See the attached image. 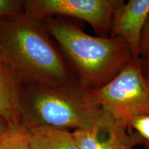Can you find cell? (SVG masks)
Here are the masks:
<instances>
[{"mask_svg":"<svg viewBox=\"0 0 149 149\" xmlns=\"http://www.w3.org/2000/svg\"><path fill=\"white\" fill-rule=\"evenodd\" d=\"M130 129H134L144 142L149 143V115L135 117L129 122Z\"/></svg>","mask_w":149,"mask_h":149,"instance_id":"cell-12","label":"cell"},{"mask_svg":"<svg viewBox=\"0 0 149 149\" xmlns=\"http://www.w3.org/2000/svg\"><path fill=\"white\" fill-rule=\"evenodd\" d=\"M21 104L26 130L37 126L83 129L92 125L101 111V108L93 103L88 91L77 84H22Z\"/></svg>","mask_w":149,"mask_h":149,"instance_id":"cell-3","label":"cell"},{"mask_svg":"<svg viewBox=\"0 0 149 149\" xmlns=\"http://www.w3.org/2000/svg\"><path fill=\"white\" fill-rule=\"evenodd\" d=\"M10 129L4 122L0 120V143L2 141V139L4 138L5 136L8 133L9 131H10Z\"/></svg>","mask_w":149,"mask_h":149,"instance_id":"cell-15","label":"cell"},{"mask_svg":"<svg viewBox=\"0 0 149 149\" xmlns=\"http://www.w3.org/2000/svg\"><path fill=\"white\" fill-rule=\"evenodd\" d=\"M24 13V1L21 0H0V20L9 18Z\"/></svg>","mask_w":149,"mask_h":149,"instance_id":"cell-11","label":"cell"},{"mask_svg":"<svg viewBox=\"0 0 149 149\" xmlns=\"http://www.w3.org/2000/svg\"><path fill=\"white\" fill-rule=\"evenodd\" d=\"M42 22L66 56L78 85L86 91L102 88L133 59L129 47L119 37L93 36L64 17Z\"/></svg>","mask_w":149,"mask_h":149,"instance_id":"cell-2","label":"cell"},{"mask_svg":"<svg viewBox=\"0 0 149 149\" xmlns=\"http://www.w3.org/2000/svg\"><path fill=\"white\" fill-rule=\"evenodd\" d=\"M22 83L5 66L0 63V120L11 130H26L21 104Z\"/></svg>","mask_w":149,"mask_h":149,"instance_id":"cell-8","label":"cell"},{"mask_svg":"<svg viewBox=\"0 0 149 149\" xmlns=\"http://www.w3.org/2000/svg\"><path fill=\"white\" fill-rule=\"evenodd\" d=\"M139 58H149V16L141 34L139 45Z\"/></svg>","mask_w":149,"mask_h":149,"instance_id":"cell-13","label":"cell"},{"mask_svg":"<svg viewBox=\"0 0 149 149\" xmlns=\"http://www.w3.org/2000/svg\"><path fill=\"white\" fill-rule=\"evenodd\" d=\"M148 16L149 0L123 1L113 16L109 36L124 41L135 60L140 59L141 37Z\"/></svg>","mask_w":149,"mask_h":149,"instance_id":"cell-7","label":"cell"},{"mask_svg":"<svg viewBox=\"0 0 149 149\" xmlns=\"http://www.w3.org/2000/svg\"><path fill=\"white\" fill-rule=\"evenodd\" d=\"M140 64L143 74L149 81V58L140 59Z\"/></svg>","mask_w":149,"mask_h":149,"instance_id":"cell-14","label":"cell"},{"mask_svg":"<svg viewBox=\"0 0 149 149\" xmlns=\"http://www.w3.org/2000/svg\"><path fill=\"white\" fill-rule=\"evenodd\" d=\"M144 149H149V143L148 142H144Z\"/></svg>","mask_w":149,"mask_h":149,"instance_id":"cell-16","label":"cell"},{"mask_svg":"<svg viewBox=\"0 0 149 149\" xmlns=\"http://www.w3.org/2000/svg\"><path fill=\"white\" fill-rule=\"evenodd\" d=\"M3 22V21H1V20H0V27H1V24H2ZM0 63H1V60H0Z\"/></svg>","mask_w":149,"mask_h":149,"instance_id":"cell-17","label":"cell"},{"mask_svg":"<svg viewBox=\"0 0 149 149\" xmlns=\"http://www.w3.org/2000/svg\"><path fill=\"white\" fill-rule=\"evenodd\" d=\"M128 124L101 109L92 125L72 131L79 149H134L144 141Z\"/></svg>","mask_w":149,"mask_h":149,"instance_id":"cell-6","label":"cell"},{"mask_svg":"<svg viewBox=\"0 0 149 149\" xmlns=\"http://www.w3.org/2000/svg\"><path fill=\"white\" fill-rule=\"evenodd\" d=\"M32 149H79L72 132L49 126L26 130Z\"/></svg>","mask_w":149,"mask_h":149,"instance_id":"cell-9","label":"cell"},{"mask_svg":"<svg viewBox=\"0 0 149 149\" xmlns=\"http://www.w3.org/2000/svg\"><path fill=\"white\" fill-rule=\"evenodd\" d=\"M0 60L22 84H77L66 56L43 22L25 12L1 24Z\"/></svg>","mask_w":149,"mask_h":149,"instance_id":"cell-1","label":"cell"},{"mask_svg":"<svg viewBox=\"0 0 149 149\" xmlns=\"http://www.w3.org/2000/svg\"><path fill=\"white\" fill-rule=\"evenodd\" d=\"M0 149H32L26 130H10L0 143Z\"/></svg>","mask_w":149,"mask_h":149,"instance_id":"cell-10","label":"cell"},{"mask_svg":"<svg viewBox=\"0 0 149 149\" xmlns=\"http://www.w3.org/2000/svg\"><path fill=\"white\" fill-rule=\"evenodd\" d=\"M88 92L95 105L128 125L134 117L149 115V81L143 74L140 59H133L102 88Z\"/></svg>","mask_w":149,"mask_h":149,"instance_id":"cell-4","label":"cell"},{"mask_svg":"<svg viewBox=\"0 0 149 149\" xmlns=\"http://www.w3.org/2000/svg\"><path fill=\"white\" fill-rule=\"evenodd\" d=\"M122 0H26L24 12L44 21L70 17L88 23L97 36L109 37L113 16Z\"/></svg>","mask_w":149,"mask_h":149,"instance_id":"cell-5","label":"cell"}]
</instances>
